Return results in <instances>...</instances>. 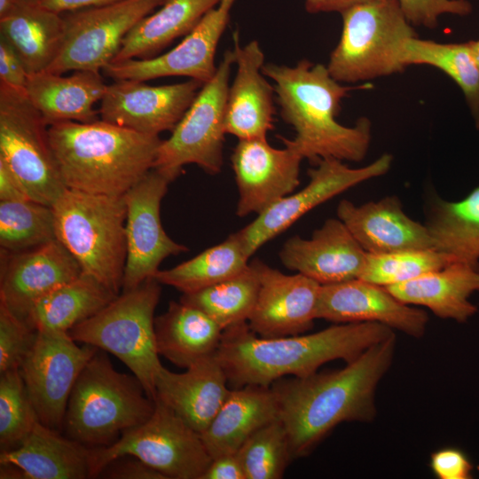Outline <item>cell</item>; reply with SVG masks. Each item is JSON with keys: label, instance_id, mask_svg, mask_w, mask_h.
Listing matches in <instances>:
<instances>
[{"label": "cell", "instance_id": "obj_25", "mask_svg": "<svg viewBox=\"0 0 479 479\" xmlns=\"http://www.w3.org/2000/svg\"><path fill=\"white\" fill-rule=\"evenodd\" d=\"M336 214L367 254L434 248L426 224L409 217L397 196L359 206L342 200Z\"/></svg>", "mask_w": 479, "mask_h": 479}, {"label": "cell", "instance_id": "obj_31", "mask_svg": "<svg viewBox=\"0 0 479 479\" xmlns=\"http://www.w3.org/2000/svg\"><path fill=\"white\" fill-rule=\"evenodd\" d=\"M0 36L15 50L28 75L46 71L61 48L64 20L39 4L20 1L0 18Z\"/></svg>", "mask_w": 479, "mask_h": 479}, {"label": "cell", "instance_id": "obj_36", "mask_svg": "<svg viewBox=\"0 0 479 479\" xmlns=\"http://www.w3.org/2000/svg\"><path fill=\"white\" fill-rule=\"evenodd\" d=\"M401 60L405 67L428 65L450 76L462 90L475 124L479 128V67L468 42L442 43L414 36L404 42Z\"/></svg>", "mask_w": 479, "mask_h": 479}, {"label": "cell", "instance_id": "obj_3", "mask_svg": "<svg viewBox=\"0 0 479 479\" xmlns=\"http://www.w3.org/2000/svg\"><path fill=\"white\" fill-rule=\"evenodd\" d=\"M262 71L273 82L283 120L291 125L295 137H280L303 159L362 161L371 142V123L360 118L347 127L336 121L341 103L349 87L341 84L327 67L300 60L295 66L266 64Z\"/></svg>", "mask_w": 479, "mask_h": 479}, {"label": "cell", "instance_id": "obj_11", "mask_svg": "<svg viewBox=\"0 0 479 479\" xmlns=\"http://www.w3.org/2000/svg\"><path fill=\"white\" fill-rule=\"evenodd\" d=\"M232 51H227L213 77L203 83L192 105L162 140L154 167L177 174L186 164H196L208 174H217L223 165L225 107Z\"/></svg>", "mask_w": 479, "mask_h": 479}, {"label": "cell", "instance_id": "obj_41", "mask_svg": "<svg viewBox=\"0 0 479 479\" xmlns=\"http://www.w3.org/2000/svg\"><path fill=\"white\" fill-rule=\"evenodd\" d=\"M38 421L20 369L0 373L1 452L19 446Z\"/></svg>", "mask_w": 479, "mask_h": 479}, {"label": "cell", "instance_id": "obj_40", "mask_svg": "<svg viewBox=\"0 0 479 479\" xmlns=\"http://www.w3.org/2000/svg\"><path fill=\"white\" fill-rule=\"evenodd\" d=\"M246 479H279L293 459L287 429L280 419L255 432L240 448Z\"/></svg>", "mask_w": 479, "mask_h": 479}, {"label": "cell", "instance_id": "obj_5", "mask_svg": "<svg viewBox=\"0 0 479 479\" xmlns=\"http://www.w3.org/2000/svg\"><path fill=\"white\" fill-rule=\"evenodd\" d=\"M154 407L140 381L116 371L106 351L98 349L72 389L63 430L88 447L107 446L147 420Z\"/></svg>", "mask_w": 479, "mask_h": 479}, {"label": "cell", "instance_id": "obj_32", "mask_svg": "<svg viewBox=\"0 0 479 479\" xmlns=\"http://www.w3.org/2000/svg\"><path fill=\"white\" fill-rule=\"evenodd\" d=\"M221 0H166L142 19L123 39L113 62L154 57L186 35ZM112 63V62H111Z\"/></svg>", "mask_w": 479, "mask_h": 479}, {"label": "cell", "instance_id": "obj_51", "mask_svg": "<svg viewBox=\"0 0 479 479\" xmlns=\"http://www.w3.org/2000/svg\"><path fill=\"white\" fill-rule=\"evenodd\" d=\"M20 2V0H0V18L11 13Z\"/></svg>", "mask_w": 479, "mask_h": 479}, {"label": "cell", "instance_id": "obj_1", "mask_svg": "<svg viewBox=\"0 0 479 479\" xmlns=\"http://www.w3.org/2000/svg\"><path fill=\"white\" fill-rule=\"evenodd\" d=\"M396 342L394 334L342 369L271 384L293 459L309 455L342 422L375 418L376 388L391 365Z\"/></svg>", "mask_w": 479, "mask_h": 479}, {"label": "cell", "instance_id": "obj_10", "mask_svg": "<svg viewBox=\"0 0 479 479\" xmlns=\"http://www.w3.org/2000/svg\"><path fill=\"white\" fill-rule=\"evenodd\" d=\"M48 126L26 92L0 83V159L31 200L51 207L67 187L50 145Z\"/></svg>", "mask_w": 479, "mask_h": 479}, {"label": "cell", "instance_id": "obj_6", "mask_svg": "<svg viewBox=\"0 0 479 479\" xmlns=\"http://www.w3.org/2000/svg\"><path fill=\"white\" fill-rule=\"evenodd\" d=\"M56 239L82 272L120 294L127 259L123 195L67 188L52 204Z\"/></svg>", "mask_w": 479, "mask_h": 479}, {"label": "cell", "instance_id": "obj_28", "mask_svg": "<svg viewBox=\"0 0 479 479\" xmlns=\"http://www.w3.org/2000/svg\"><path fill=\"white\" fill-rule=\"evenodd\" d=\"M278 419L279 404L271 387L244 386L230 390L200 436L213 459L238 452L255 432Z\"/></svg>", "mask_w": 479, "mask_h": 479}, {"label": "cell", "instance_id": "obj_23", "mask_svg": "<svg viewBox=\"0 0 479 479\" xmlns=\"http://www.w3.org/2000/svg\"><path fill=\"white\" fill-rule=\"evenodd\" d=\"M237 71L229 87L224 130L240 139L266 138L273 129L274 88L262 68L264 54L256 40L241 45L239 33L233 35Z\"/></svg>", "mask_w": 479, "mask_h": 479}, {"label": "cell", "instance_id": "obj_9", "mask_svg": "<svg viewBox=\"0 0 479 479\" xmlns=\"http://www.w3.org/2000/svg\"><path fill=\"white\" fill-rule=\"evenodd\" d=\"M144 423L125 431L114 443L91 448V478L116 458L131 455L166 479H201L212 461L200 434L158 400Z\"/></svg>", "mask_w": 479, "mask_h": 479}, {"label": "cell", "instance_id": "obj_13", "mask_svg": "<svg viewBox=\"0 0 479 479\" xmlns=\"http://www.w3.org/2000/svg\"><path fill=\"white\" fill-rule=\"evenodd\" d=\"M98 348L78 345L68 332L37 331L20 371L40 422L61 431L82 370Z\"/></svg>", "mask_w": 479, "mask_h": 479}, {"label": "cell", "instance_id": "obj_29", "mask_svg": "<svg viewBox=\"0 0 479 479\" xmlns=\"http://www.w3.org/2000/svg\"><path fill=\"white\" fill-rule=\"evenodd\" d=\"M386 289L406 304L424 306L438 318L463 323L477 311L469 297L479 292V267L454 262Z\"/></svg>", "mask_w": 479, "mask_h": 479}, {"label": "cell", "instance_id": "obj_15", "mask_svg": "<svg viewBox=\"0 0 479 479\" xmlns=\"http://www.w3.org/2000/svg\"><path fill=\"white\" fill-rule=\"evenodd\" d=\"M391 164L392 156L389 153L357 169L334 158L319 160L316 168L309 169L310 181L302 190L280 199L237 232L247 255L251 257L314 208L357 185L385 175Z\"/></svg>", "mask_w": 479, "mask_h": 479}, {"label": "cell", "instance_id": "obj_53", "mask_svg": "<svg viewBox=\"0 0 479 479\" xmlns=\"http://www.w3.org/2000/svg\"><path fill=\"white\" fill-rule=\"evenodd\" d=\"M21 2L25 3H32V4H38L39 0H20Z\"/></svg>", "mask_w": 479, "mask_h": 479}, {"label": "cell", "instance_id": "obj_44", "mask_svg": "<svg viewBox=\"0 0 479 479\" xmlns=\"http://www.w3.org/2000/svg\"><path fill=\"white\" fill-rule=\"evenodd\" d=\"M430 467L439 479H469L473 465L457 448H444L431 454Z\"/></svg>", "mask_w": 479, "mask_h": 479}, {"label": "cell", "instance_id": "obj_30", "mask_svg": "<svg viewBox=\"0 0 479 479\" xmlns=\"http://www.w3.org/2000/svg\"><path fill=\"white\" fill-rule=\"evenodd\" d=\"M154 330L159 355L185 369L216 354L224 331L206 313L182 302H171L155 318Z\"/></svg>", "mask_w": 479, "mask_h": 479}, {"label": "cell", "instance_id": "obj_27", "mask_svg": "<svg viewBox=\"0 0 479 479\" xmlns=\"http://www.w3.org/2000/svg\"><path fill=\"white\" fill-rule=\"evenodd\" d=\"M101 72L73 71L69 75L43 71L28 75L26 94L48 125L62 122H91L99 119L94 108L107 84Z\"/></svg>", "mask_w": 479, "mask_h": 479}, {"label": "cell", "instance_id": "obj_18", "mask_svg": "<svg viewBox=\"0 0 479 479\" xmlns=\"http://www.w3.org/2000/svg\"><path fill=\"white\" fill-rule=\"evenodd\" d=\"M272 147L266 138L240 139L231 162L239 192L236 213H263L299 185L303 157L293 147Z\"/></svg>", "mask_w": 479, "mask_h": 479}, {"label": "cell", "instance_id": "obj_38", "mask_svg": "<svg viewBox=\"0 0 479 479\" xmlns=\"http://www.w3.org/2000/svg\"><path fill=\"white\" fill-rule=\"evenodd\" d=\"M51 207L33 200L0 201V245L6 252L18 253L55 240Z\"/></svg>", "mask_w": 479, "mask_h": 479}, {"label": "cell", "instance_id": "obj_46", "mask_svg": "<svg viewBox=\"0 0 479 479\" xmlns=\"http://www.w3.org/2000/svg\"><path fill=\"white\" fill-rule=\"evenodd\" d=\"M28 75L15 50L0 36V83L26 92Z\"/></svg>", "mask_w": 479, "mask_h": 479}, {"label": "cell", "instance_id": "obj_2", "mask_svg": "<svg viewBox=\"0 0 479 479\" xmlns=\"http://www.w3.org/2000/svg\"><path fill=\"white\" fill-rule=\"evenodd\" d=\"M394 334L385 325L362 322L343 323L310 334L263 338L243 322L223 331L216 356L235 389L270 387L287 375L309 376L332 360L349 363Z\"/></svg>", "mask_w": 479, "mask_h": 479}, {"label": "cell", "instance_id": "obj_48", "mask_svg": "<svg viewBox=\"0 0 479 479\" xmlns=\"http://www.w3.org/2000/svg\"><path fill=\"white\" fill-rule=\"evenodd\" d=\"M28 199L30 198L21 181L10 167L0 159V200H20Z\"/></svg>", "mask_w": 479, "mask_h": 479}, {"label": "cell", "instance_id": "obj_21", "mask_svg": "<svg viewBox=\"0 0 479 479\" xmlns=\"http://www.w3.org/2000/svg\"><path fill=\"white\" fill-rule=\"evenodd\" d=\"M317 318L334 323L373 322L420 338L428 314L396 298L386 287L355 279L321 285Z\"/></svg>", "mask_w": 479, "mask_h": 479}, {"label": "cell", "instance_id": "obj_45", "mask_svg": "<svg viewBox=\"0 0 479 479\" xmlns=\"http://www.w3.org/2000/svg\"><path fill=\"white\" fill-rule=\"evenodd\" d=\"M98 477L111 479H166V477L131 455H124L108 463Z\"/></svg>", "mask_w": 479, "mask_h": 479}, {"label": "cell", "instance_id": "obj_43", "mask_svg": "<svg viewBox=\"0 0 479 479\" xmlns=\"http://www.w3.org/2000/svg\"><path fill=\"white\" fill-rule=\"evenodd\" d=\"M406 20L412 26L434 28L443 14L466 16L472 12L467 0H397Z\"/></svg>", "mask_w": 479, "mask_h": 479}, {"label": "cell", "instance_id": "obj_14", "mask_svg": "<svg viewBox=\"0 0 479 479\" xmlns=\"http://www.w3.org/2000/svg\"><path fill=\"white\" fill-rule=\"evenodd\" d=\"M178 176L173 171L153 168L123 194L127 206V259L122 292L153 278L165 258L188 250L166 233L161 220V200L169 184Z\"/></svg>", "mask_w": 479, "mask_h": 479}, {"label": "cell", "instance_id": "obj_4", "mask_svg": "<svg viewBox=\"0 0 479 479\" xmlns=\"http://www.w3.org/2000/svg\"><path fill=\"white\" fill-rule=\"evenodd\" d=\"M50 145L68 189L123 195L154 167L161 139L98 119L48 126Z\"/></svg>", "mask_w": 479, "mask_h": 479}, {"label": "cell", "instance_id": "obj_34", "mask_svg": "<svg viewBox=\"0 0 479 479\" xmlns=\"http://www.w3.org/2000/svg\"><path fill=\"white\" fill-rule=\"evenodd\" d=\"M426 226L434 249L479 267V186L458 201L437 199Z\"/></svg>", "mask_w": 479, "mask_h": 479}, {"label": "cell", "instance_id": "obj_37", "mask_svg": "<svg viewBox=\"0 0 479 479\" xmlns=\"http://www.w3.org/2000/svg\"><path fill=\"white\" fill-rule=\"evenodd\" d=\"M259 291V278L253 263L239 275L204 289L183 294L180 302L211 318L223 330L247 322Z\"/></svg>", "mask_w": 479, "mask_h": 479}, {"label": "cell", "instance_id": "obj_47", "mask_svg": "<svg viewBox=\"0 0 479 479\" xmlns=\"http://www.w3.org/2000/svg\"><path fill=\"white\" fill-rule=\"evenodd\" d=\"M201 479H246L238 453L214 458Z\"/></svg>", "mask_w": 479, "mask_h": 479}, {"label": "cell", "instance_id": "obj_24", "mask_svg": "<svg viewBox=\"0 0 479 479\" xmlns=\"http://www.w3.org/2000/svg\"><path fill=\"white\" fill-rule=\"evenodd\" d=\"M90 461V447L38 421L19 446L0 452V478H91Z\"/></svg>", "mask_w": 479, "mask_h": 479}, {"label": "cell", "instance_id": "obj_16", "mask_svg": "<svg viewBox=\"0 0 479 479\" xmlns=\"http://www.w3.org/2000/svg\"><path fill=\"white\" fill-rule=\"evenodd\" d=\"M235 1L221 0L169 51L149 59L112 62L101 73L113 81L146 82L161 77L185 76L202 84L207 82L216 71V51Z\"/></svg>", "mask_w": 479, "mask_h": 479}, {"label": "cell", "instance_id": "obj_22", "mask_svg": "<svg viewBox=\"0 0 479 479\" xmlns=\"http://www.w3.org/2000/svg\"><path fill=\"white\" fill-rule=\"evenodd\" d=\"M367 253L337 218H329L310 239L289 238L279 252L281 263L320 285L358 279Z\"/></svg>", "mask_w": 479, "mask_h": 479}, {"label": "cell", "instance_id": "obj_12", "mask_svg": "<svg viewBox=\"0 0 479 479\" xmlns=\"http://www.w3.org/2000/svg\"><path fill=\"white\" fill-rule=\"evenodd\" d=\"M165 1L119 0L66 12L61 48L46 71L101 72L113 62L130 31Z\"/></svg>", "mask_w": 479, "mask_h": 479}, {"label": "cell", "instance_id": "obj_20", "mask_svg": "<svg viewBox=\"0 0 479 479\" xmlns=\"http://www.w3.org/2000/svg\"><path fill=\"white\" fill-rule=\"evenodd\" d=\"M4 253L0 303L26 323L41 298L82 273L77 261L57 240L27 251Z\"/></svg>", "mask_w": 479, "mask_h": 479}, {"label": "cell", "instance_id": "obj_19", "mask_svg": "<svg viewBox=\"0 0 479 479\" xmlns=\"http://www.w3.org/2000/svg\"><path fill=\"white\" fill-rule=\"evenodd\" d=\"M253 263L259 291L247 320L258 336L273 338L302 334L315 319L321 285L301 274L287 275L260 260Z\"/></svg>", "mask_w": 479, "mask_h": 479}, {"label": "cell", "instance_id": "obj_33", "mask_svg": "<svg viewBox=\"0 0 479 479\" xmlns=\"http://www.w3.org/2000/svg\"><path fill=\"white\" fill-rule=\"evenodd\" d=\"M118 295L82 272L41 298L33 307L27 323L36 331L69 332Z\"/></svg>", "mask_w": 479, "mask_h": 479}, {"label": "cell", "instance_id": "obj_39", "mask_svg": "<svg viewBox=\"0 0 479 479\" xmlns=\"http://www.w3.org/2000/svg\"><path fill=\"white\" fill-rule=\"evenodd\" d=\"M456 262L434 248L367 254L358 279L381 287L403 283Z\"/></svg>", "mask_w": 479, "mask_h": 479}, {"label": "cell", "instance_id": "obj_17", "mask_svg": "<svg viewBox=\"0 0 479 479\" xmlns=\"http://www.w3.org/2000/svg\"><path fill=\"white\" fill-rule=\"evenodd\" d=\"M202 85L192 79L160 86L135 80L114 81L100 100L99 119L159 136L175 129Z\"/></svg>", "mask_w": 479, "mask_h": 479}, {"label": "cell", "instance_id": "obj_7", "mask_svg": "<svg viewBox=\"0 0 479 479\" xmlns=\"http://www.w3.org/2000/svg\"><path fill=\"white\" fill-rule=\"evenodd\" d=\"M154 278L122 292L90 318L68 333L75 341L118 357L140 381L147 396L155 399V380L162 368L157 350L154 310L161 296Z\"/></svg>", "mask_w": 479, "mask_h": 479}, {"label": "cell", "instance_id": "obj_42", "mask_svg": "<svg viewBox=\"0 0 479 479\" xmlns=\"http://www.w3.org/2000/svg\"><path fill=\"white\" fill-rule=\"evenodd\" d=\"M37 331L0 303V373L20 369Z\"/></svg>", "mask_w": 479, "mask_h": 479}, {"label": "cell", "instance_id": "obj_26", "mask_svg": "<svg viewBox=\"0 0 479 479\" xmlns=\"http://www.w3.org/2000/svg\"><path fill=\"white\" fill-rule=\"evenodd\" d=\"M228 379L216 354L190 365L183 373L164 366L155 380V399L180 416L200 434L226 399Z\"/></svg>", "mask_w": 479, "mask_h": 479}, {"label": "cell", "instance_id": "obj_52", "mask_svg": "<svg viewBox=\"0 0 479 479\" xmlns=\"http://www.w3.org/2000/svg\"><path fill=\"white\" fill-rule=\"evenodd\" d=\"M474 58L479 67V40L468 41Z\"/></svg>", "mask_w": 479, "mask_h": 479}, {"label": "cell", "instance_id": "obj_35", "mask_svg": "<svg viewBox=\"0 0 479 479\" xmlns=\"http://www.w3.org/2000/svg\"><path fill=\"white\" fill-rule=\"evenodd\" d=\"M249 258L234 232L192 259L169 270H159L153 278L183 294L193 293L239 275L248 267Z\"/></svg>", "mask_w": 479, "mask_h": 479}, {"label": "cell", "instance_id": "obj_50", "mask_svg": "<svg viewBox=\"0 0 479 479\" xmlns=\"http://www.w3.org/2000/svg\"><path fill=\"white\" fill-rule=\"evenodd\" d=\"M384 0H305V8L310 13L343 11L364 3Z\"/></svg>", "mask_w": 479, "mask_h": 479}, {"label": "cell", "instance_id": "obj_8", "mask_svg": "<svg viewBox=\"0 0 479 479\" xmlns=\"http://www.w3.org/2000/svg\"><path fill=\"white\" fill-rule=\"evenodd\" d=\"M340 40L327 64L339 82H357L402 72L404 42L416 36L397 0L359 4L342 12Z\"/></svg>", "mask_w": 479, "mask_h": 479}, {"label": "cell", "instance_id": "obj_49", "mask_svg": "<svg viewBox=\"0 0 479 479\" xmlns=\"http://www.w3.org/2000/svg\"><path fill=\"white\" fill-rule=\"evenodd\" d=\"M116 1L119 0H39L38 4L47 10L61 14Z\"/></svg>", "mask_w": 479, "mask_h": 479}]
</instances>
